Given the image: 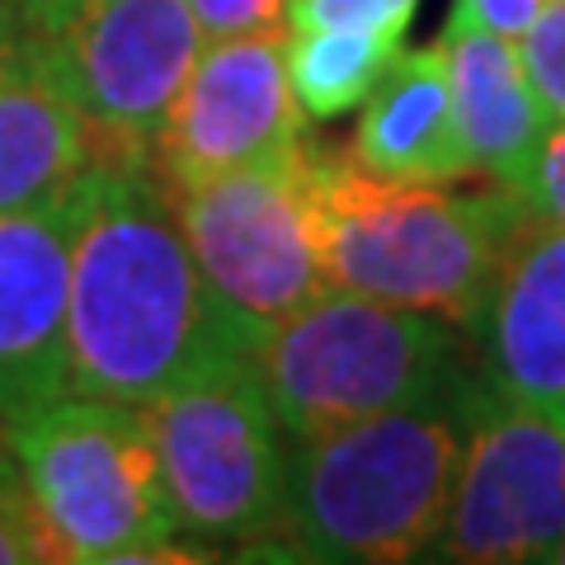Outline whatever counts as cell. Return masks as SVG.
<instances>
[{"label": "cell", "mask_w": 565, "mask_h": 565, "mask_svg": "<svg viewBox=\"0 0 565 565\" xmlns=\"http://www.w3.org/2000/svg\"><path fill=\"white\" fill-rule=\"evenodd\" d=\"M255 344L207 288L161 174L137 161H99L71 255V392L141 411Z\"/></svg>", "instance_id": "1"}, {"label": "cell", "mask_w": 565, "mask_h": 565, "mask_svg": "<svg viewBox=\"0 0 565 565\" xmlns=\"http://www.w3.org/2000/svg\"><path fill=\"white\" fill-rule=\"evenodd\" d=\"M467 367L444 392L288 444L282 514L269 546L316 565L419 561L444 527L471 415Z\"/></svg>", "instance_id": "2"}, {"label": "cell", "mask_w": 565, "mask_h": 565, "mask_svg": "<svg viewBox=\"0 0 565 565\" xmlns=\"http://www.w3.org/2000/svg\"><path fill=\"white\" fill-rule=\"evenodd\" d=\"M316 217L330 288L434 311L467 330L533 203L504 184H392L316 141Z\"/></svg>", "instance_id": "3"}, {"label": "cell", "mask_w": 565, "mask_h": 565, "mask_svg": "<svg viewBox=\"0 0 565 565\" xmlns=\"http://www.w3.org/2000/svg\"><path fill=\"white\" fill-rule=\"evenodd\" d=\"M52 565L203 561L180 552L161 452L137 405L66 392L6 424Z\"/></svg>", "instance_id": "4"}, {"label": "cell", "mask_w": 565, "mask_h": 565, "mask_svg": "<svg viewBox=\"0 0 565 565\" xmlns=\"http://www.w3.org/2000/svg\"><path fill=\"white\" fill-rule=\"evenodd\" d=\"M250 363L288 444L424 401L471 367L457 321L344 288L269 326Z\"/></svg>", "instance_id": "5"}, {"label": "cell", "mask_w": 565, "mask_h": 565, "mask_svg": "<svg viewBox=\"0 0 565 565\" xmlns=\"http://www.w3.org/2000/svg\"><path fill=\"white\" fill-rule=\"evenodd\" d=\"M161 452L180 542L269 546L288 481V434L278 429L250 353L226 359L141 405Z\"/></svg>", "instance_id": "6"}, {"label": "cell", "mask_w": 565, "mask_h": 565, "mask_svg": "<svg viewBox=\"0 0 565 565\" xmlns=\"http://www.w3.org/2000/svg\"><path fill=\"white\" fill-rule=\"evenodd\" d=\"M207 288L259 340L330 292L316 217V137L259 166L170 189Z\"/></svg>", "instance_id": "7"}, {"label": "cell", "mask_w": 565, "mask_h": 565, "mask_svg": "<svg viewBox=\"0 0 565 565\" xmlns=\"http://www.w3.org/2000/svg\"><path fill=\"white\" fill-rule=\"evenodd\" d=\"M565 542V429L490 386L476 367L467 444L444 527L419 561L523 565Z\"/></svg>", "instance_id": "8"}, {"label": "cell", "mask_w": 565, "mask_h": 565, "mask_svg": "<svg viewBox=\"0 0 565 565\" xmlns=\"http://www.w3.org/2000/svg\"><path fill=\"white\" fill-rule=\"evenodd\" d=\"M39 33L90 122L99 161L151 166L166 118L203 52L189 0H76Z\"/></svg>", "instance_id": "9"}, {"label": "cell", "mask_w": 565, "mask_h": 565, "mask_svg": "<svg viewBox=\"0 0 565 565\" xmlns=\"http://www.w3.org/2000/svg\"><path fill=\"white\" fill-rule=\"evenodd\" d=\"M282 39L288 29L203 43L151 151V170L166 189L274 161L311 137L307 109L288 81Z\"/></svg>", "instance_id": "10"}, {"label": "cell", "mask_w": 565, "mask_h": 565, "mask_svg": "<svg viewBox=\"0 0 565 565\" xmlns=\"http://www.w3.org/2000/svg\"><path fill=\"white\" fill-rule=\"evenodd\" d=\"M99 166V161H95ZM95 170L39 207L0 217V424L66 396L71 255Z\"/></svg>", "instance_id": "11"}, {"label": "cell", "mask_w": 565, "mask_h": 565, "mask_svg": "<svg viewBox=\"0 0 565 565\" xmlns=\"http://www.w3.org/2000/svg\"><path fill=\"white\" fill-rule=\"evenodd\" d=\"M467 340L490 386L565 429V226L527 217Z\"/></svg>", "instance_id": "12"}, {"label": "cell", "mask_w": 565, "mask_h": 565, "mask_svg": "<svg viewBox=\"0 0 565 565\" xmlns=\"http://www.w3.org/2000/svg\"><path fill=\"white\" fill-rule=\"evenodd\" d=\"M99 147L39 29L0 47V217L39 207L95 170Z\"/></svg>", "instance_id": "13"}, {"label": "cell", "mask_w": 565, "mask_h": 565, "mask_svg": "<svg viewBox=\"0 0 565 565\" xmlns=\"http://www.w3.org/2000/svg\"><path fill=\"white\" fill-rule=\"evenodd\" d=\"M349 156L367 174L392 184H462L471 180L476 156L467 147L462 114L452 99L444 47H401L377 90L359 104Z\"/></svg>", "instance_id": "14"}, {"label": "cell", "mask_w": 565, "mask_h": 565, "mask_svg": "<svg viewBox=\"0 0 565 565\" xmlns=\"http://www.w3.org/2000/svg\"><path fill=\"white\" fill-rule=\"evenodd\" d=\"M438 47H444L448 62L452 99L457 114H462V132L476 156V170L533 203L552 118H546L533 81L523 71L519 43L490 29L444 24Z\"/></svg>", "instance_id": "15"}, {"label": "cell", "mask_w": 565, "mask_h": 565, "mask_svg": "<svg viewBox=\"0 0 565 565\" xmlns=\"http://www.w3.org/2000/svg\"><path fill=\"white\" fill-rule=\"evenodd\" d=\"M401 39L405 33L396 29H288L282 57L307 118H340L359 109L401 57Z\"/></svg>", "instance_id": "16"}, {"label": "cell", "mask_w": 565, "mask_h": 565, "mask_svg": "<svg viewBox=\"0 0 565 565\" xmlns=\"http://www.w3.org/2000/svg\"><path fill=\"white\" fill-rule=\"evenodd\" d=\"M519 57L552 128H565V0H546L519 39Z\"/></svg>", "instance_id": "17"}, {"label": "cell", "mask_w": 565, "mask_h": 565, "mask_svg": "<svg viewBox=\"0 0 565 565\" xmlns=\"http://www.w3.org/2000/svg\"><path fill=\"white\" fill-rule=\"evenodd\" d=\"M0 565H52L29 486L6 438H0Z\"/></svg>", "instance_id": "18"}, {"label": "cell", "mask_w": 565, "mask_h": 565, "mask_svg": "<svg viewBox=\"0 0 565 565\" xmlns=\"http://www.w3.org/2000/svg\"><path fill=\"white\" fill-rule=\"evenodd\" d=\"M419 0H288L282 29H396L405 33Z\"/></svg>", "instance_id": "19"}, {"label": "cell", "mask_w": 565, "mask_h": 565, "mask_svg": "<svg viewBox=\"0 0 565 565\" xmlns=\"http://www.w3.org/2000/svg\"><path fill=\"white\" fill-rule=\"evenodd\" d=\"M193 20L203 29V43L245 39V33L282 29V6L288 0H189Z\"/></svg>", "instance_id": "20"}, {"label": "cell", "mask_w": 565, "mask_h": 565, "mask_svg": "<svg viewBox=\"0 0 565 565\" xmlns=\"http://www.w3.org/2000/svg\"><path fill=\"white\" fill-rule=\"evenodd\" d=\"M546 0H452L448 10V24H462V29H490V33H504V39H523L527 24L542 14Z\"/></svg>", "instance_id": "21"}, {"label": "cell", "mask_w": 565, "mask_h": 565, "mask_svg": "<svg viewBox=\"0 0 565 565\" xmlns=\"http://www.w3.org/2000/svg\"><path fill=\"white\" fill-rule=\"evenodd\" d=\"M533 217L565 226V128H552V137H546L537 189H533Z\"/></svg>", "instance_id": "22"}, {"label": "cell", "mask_w": 565, "mask_h": 565, "mask_svg": "<svg viewBox=\"0 0 565 565\" xmlns=\"http://www.w3.org/2000/svg\"><path fill=\"white\" fill-rule=\"evenodd\" d=\"M76 0H6V10L20 20L24 29H52Z\"/></svg>", "instance_id": "23"}, {"label": "cell", "mask_w": 565, "mask_h": 565, "mask_svg": "<svg viewBox=\"0 0 565 565\" xmlns=\"http://www.w3.org/2000/svg\"><path fill=\"white\" fill-rule=\"evenodd\" d=\"M14 29H20V20H14V14L6 10V0H0V47L10 43V33H14Z\"/></svg>", "instance_id": "24"}, {"label": "cell", "mask_w": 565, "mask_h": 565, "mask_svg": "<svg viewBox=\"0 0 565 565\" xmlns=\"http://www.w3.org/2000/svg\"><path fill=\"white\" fill-rule=\"evenodd\" d=\"M552 565H565V542L556 546V556H552Z\"/></svg>", "instance_id": "25"}, {"label": "cell", "mask_w": 565, "mask_h": 565, "mask_svg": "<svg viewBox=\"0 0 565 565\" xmlns=\"http://www.w3.org/2000/svg\"><path fill=\"white\" fill-rule=\"evenodd\" d=\"M0 438H6V424H0Z\"/></svg>", "instance_id": "26"}]
</instances>
